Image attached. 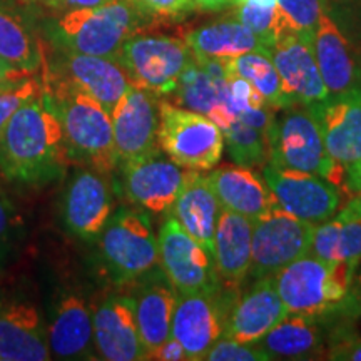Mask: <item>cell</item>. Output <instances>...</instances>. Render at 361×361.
I'll use <instances>...</instances> for the list:
<instances>
[{
  "instance_id": "obj_1",
  "label": "cell",
  "mask_w": 361,
  "mask_h": 361,
  "mask_svg": "<svg viewBox=\"0 0 361 361\" xmlns=\"http://www.w3.org/2000/svg\"><path fill=\"white\" fill-rule=\"evenodd\" d=\"M69 164L61 123L45 87L22 104L0 139V174L24 186H44Z\"/></svg>"
},
{
  "instance_id": "obj_2",
  "label": "cell",
  "mask_w": 361,
  "mask_h": 361,
  "mask_svg": "<svg viewBox=\"0 0 361 361\" xmlns=\"http://www.w3.org/2000/svg\"><path fill=\"white\" fill-rule=\"evenodd\" d=\"M151 20L133 0H112L106 6L62 12L45 22L44 35L59 51L117 59L126 40L144 32Z\"/></svg>"
},
{
  "instance_id": "obj_3",
  "label": "cell",
  "mask_w": 361,
  "mask_h": 361,
  "mask_svg": "<svg viewBox=\"0 0 361 361\" xmlns=\"http://www.w3.org/2000/svg\"><path fill=\"white\" fill-rule=\"evenodd\" d=\"M45 84V82H44ZM61 123L67 161L109 174L117 169L112 117L87 94L45 85Z\"/></svg>"
},
{
  "instance_id": "obj_4",
  "label": "cell",
  "mask_w": 361,
  "mask_h": 361,
  "mask_svg": "<svg viewBox=\"0 0 361 361\" xmlns=\"http://www.w3.org/2000/svg\"><path fill=\"white\" fill-rule=\"evenodd\" d=\"M101 263L116 286H130L159 266V245L146 211L121 207L99 236Z\"/></svg>"
},
{
  "instance_id": "obj_5",
  "label": "cell",
  "mask_w": 361,
  "mask_h": 361,
  "mask_svg": "<svg viewBox=\"0 0 361 361\" xmlns=\"http://www.w3.org/2000/svg\"><path fill=\"white\" fill-rule=\"evenodd\" d=\"M269 161L276 168L322 176L346 189V173L324 146L322 129L308 106H290L274 114L269 133Z\"/></svg>"
},
{
  "instance_id": "obj_6",
  "label": "cell",
  "mask_w": 361,
  "mask_h": 361,
  "mask_svg": "<svg viewBox=\"0 0 361 361\" xmlns=\"http://www.w3.org/2000/svg\"><path fill=\"white\" fill-rule=\"evenodd\" d=\"M355 269L346 263H328L308 252L273 279L288 313L324 316L350 295Z\"/></svg>"
},
{
  "instance_id": "obj_7",
  "label": "cell",
  "mask_w": 361,
  "mask_h": 361,
  "mask_svg": "<svg viewBox=\"0 0 361 361\" xmlns=\"http://www.w3.org/2000/svg\"><path fill=\"white\" fill-rule=\"evenodd\" d=\"M117 61L135 87L151 90L159 97H169L194 61V54L186 39L139 32L126 40Z\"/></svg>"
},
{
  "instance_id": "obj_8",
  "label": "cell",
  "mask_w": 361,
  "mask_h": 361,
  "mask_svg": "<svg viewBox=\"0 0 361 361\" xmlns=\"http://www.w3.org/2000/svg\"><path fill=\"white\" fill-rule=\"evenodd\" d=\"M159 147L180 168L209 171L224 151V134L209 117L173 102L159 104Z\"/></svg>"
},
{
  "instance_id": "obj_9",
  "label": "cell",
  "mask_w": 361,
  "mask_h": 361,
  "mask_svg": "<svg viewBox=\"0 0 361 361\" xmlns=\"http://www.w3.org/2000/svg\"><path fill=\"white\" fill-rule=\"evenodd\" d=\"M44 57V82L51 87H69L87 94L109 114L130 87L128 72L117 59L84 56L52 49Z\"/></svg>"
},
{
  "instance_id": "obj_10",
  "label": "cell",
  "mask_w": 361,
  "mask_h": 361,
  "mask_svg": "<svg viewBox=\"0 0 361 361\" xmlns=\"http://www.w3.org/2000/svg\"><path fill=\"white\" fill-rule=\"evenodd\" d=\"M314 228L278 204L256 218L252 221V256L247 276L252 281L274 278L293 261L308 255Z\"/></svg>"
},
{
  "instance_id": "obj_11",
  "label": "cell",
  "mask_w": 361,
  "mask_h": 361,
  "mask_svg": "<svg viewBox=\"0 0 361 361\" xmlns=\"http://www.w3.org/2000/svg\"><path fill=\"white\" fill-rule=\"evenodd\" d=\"M159 268L179 295L218 293L221 281L214 258L168 213L157 234Z\"/></svg>"
},
{
  "instance_id": "obj_12",
  "label": "cell",
  "mask_w": 361,
  "mask_h": 361,
  "mask_svg": "<svg viewBox=\"0 0 361 361\" xmlns=\"http://www.w3.org/2000/svg\"><path fill=\"white\" fill-rule=\"evenodd\" d=\"M121 180L116 192H121L129 204L152 214L171 213L180 189L194 171L179 164L156 149L151 154L121 166Z\"/></svg>"
},
{
  "instance_id": "obj_13",
  "label": "cell",
  "mask_w": 361,
  "mask_h": 361,
  "mask_svg": "<svg viewBox=\"0 0 361 361\" xmlns=\"http://www.w3.org/2000/svg\"><path fill=\"white\" fill-rule=\"evenodd\" d=\"M116 186L106 173L79 166L62 194L61 216L66 231L80 241H97L116 211Z\"/></svg>"
},
{
  "instance_id": "obj_14",
  "label": "cell",
  "mask_w": 361,
  "mask_h": 361,
  "mask_svg": "<svg viewBox=\"0 0 361 361\" xmlns=\"http://www.w3.org/2000/svg\"><path fill=\"white\" fill-rule=\"evenodd\" d=\"M261 176L281 209L314 226L331 219L341 206V189L322 176L276 168L266 162Z\"/></svg>"
},
{
  "instance_id": "obj_15",
  "label": "cell",
  "mask_w": 361,
  "mask_h": 361,
  "mask_svg": "<svg viewBox=\"0 0 361 361\" xmlns=\"http://www.w3.org/2000/svg\"><path fill=\"white\" fill-rule=\"evenodd\" d=\"M161 97L130 85L112 111L117 168L159 149Z\"/></svg>"
},
{
  "instance_id": "obj_16",
  "label": "cell",
  "mask_w": 361,
  "mask_h": 361,
  "mask_svg": "<svg viewBox=\"0 0 361 361\" xmlns=\"http://www.w3.org/2000/svg\"><path fill=\"white\" fill-rule=\"evenodd\" d=\"M224 298L218 293H191L176 300L171 336L186 350L189 361L206 360L226 329Z\"/></svg>"
},
{
  "instance_id": "obj_17",
  "label": "cell",
  "mask_w": 361,
  "mask_h": 361,
  "mask_svg": "<svg viewBox=\"0 0 361 361\" xmlns=\"http://www.w3.org/2000/svg\"><path fill=\"white\" fill-rule=\"evenodd\" d=\"M308 107L318 121L328 154L348 173L361 161V89L329 94Z\"/></svg>"
},
{
  "instance_id": "obj_18",
  "label": "cell",
  "mask_w": 361,
  "mask_h": 361,
  "mask_svg": "<svg viewBox=\"0 0 361 361\" xmlns=\"http://www.w3.org/2000/svg\"><path fill=\"white\" fill-rule=\"evenodd\" d=\"M94 341L101 360H146L130 293H109L92 308Z\"/></svg>"
},
{
  "instance_id": "obj_19",
  "label": "cell",
  "mask_w": 361,
  "mask_h": 361,
  "mask_svg": "<svg viewBox=\"0 0 361 361\" xmlns=\"http://www.w3.org/2000/svg\"><path fill=\"white\" fill-rule=\"evenodd\" d=\"M271 59L290 106H313L329 96L316 64L311 39L296 34L281 35L271 47Z\"/></svg>"
},
{
  "instance_id": "obj_20",
  "label": "cell",
  "mask_w": 361,
  "mask_h": 361,
  "mask_svg": "<svg viewBox=\"0 0 361 361\" xmlns=\"http://www.w3.org/2000/svg\"><path fill=\"white\" fill-rule=\"evenodd\" d=\"M226 92L228 74L223 61L194 57L169 97H173L176 106L207 116L224 133L236 119L226 106Z\"/></svg>"
},
{
  "instance_id": "obj_21",
  "label": "cell",
  "mask_w": 361,
  "mask_h": 361,
  "mask_svg": "<svg viewBox=\"0 0 361 361\" xmlns=\"http://www.w3.org/2000/svg\"><path fill=\"white\" fill-rule=\"evenodd\" d=\"M47 323L34 305L0 298V361L51 360Z\"/></svg>"
},
{
  "instance_id": "obj_22",
  "label": "cell",
  "mask_w": 361,
  "mask_h": 361,
  "mask_svg": "<svg viewBox=\"0 0 361 361\" xmlns=\"http://www.w3.org/2000/svg\"><path fill=\"white\" fill-rule=\"evenodd\" d=\"M130 286H133L130 296L134 300L139 335L147 360L152 351H156L171 338L178 291L164 276L161 268L147 273Z\"/></svg>"
},
{
  "instance_id": "obj_23",
  "label": "cell",
  "mask_w": 361,
  "mask_h": 361,
  "mask_svg": "<svg viewBox=\"0 0 361 361\" xmlns=\"http://www.w3.org/2000/svg\"><path fill=\"white\" fill-rule=\"evenodd\" d=\"M49 348L57 360H97L92 308L80 295L64 293L47 324Z\"/></svg>"
},
{
  "instance_id": "obj_24",
  "label": "cell",
  "mask_w": 361,
  "mask_h": 361,
  "mask_svg": "<svg viewBox=\"0 0 361 361\" xmlns=\"http://www.w3.org/2000/svg\"><path fill=\"white\" fill-rule=\"evenodd\" d=\"M288 314L274 279H258L229 310L223 336L241 343H258Z\"/></svg>"
},
{
  "instance_id": "obj_25",
  "label": "cell",
  "mask_w": 361,
  "mask_h": 361,
  "mask_svg": "<svg viewBox=\"0 0 361 361\" xmlns=\"http://www.w3.org/2000/svg\"><path fill=\"white\" fill-rule=\"evenodd\" d=\"M252 256V219L223 209L214 236V264L221 286L236 290L247 278Z\"/></svg>"
},
{
  "instance_id": "obj_26",
  "label": "cell",
  "mask_w": 361,
  "mask_h": 361,
  "mask_svg": "<svg viewBox=\"0 0 361 361\" xmlns=\"http://www.w3.org/2000/svg\"><path fill=\"white\" fill-rule=\"evenodd\" d=\"M223 209L255 221L276 206L263 176L245 166H224L207 174Z\"/></svg>"
},
{
  "instance_id": "obj_27",
  "label": "cell",
  "mask_w": 361,
  "mask_h": 361,
  "mask_svg": "<svg viewBox=\"0 0 361 361\" xmlns=\"http://www.w3.org/2000/svg\"><path fill=\"white\" fill-rule=\"evenodd\" d=\"M223 211L207 174L194 171L180 189L171 214L214 258V236Z\"/></svg>"
},
{
  "instance_id": "obj_28",
  "label": "cell",
  "mask_w": 361,
  "mask_h": 361,
  "mask_svg": "<svg viewBox=\"0 0 361 361\" xmlns=\"http://www.w3.org/2000/svg\"><path fill=\"white\" fill-rule=\"evenodd\" d=\"M311 45L329 94H340L356 87L358 72L353 52L340 27L328 13H323L316 25Z\"/></svg>"
},
{
  "instance_id": "obj_29",
  "label": "cell",
  "mask_w": 361,
  "mask_h": 361,
  "mask_svg": "<svg viewBox=\"0 0 361 361\" xmlns=\"http://www.w3.org/2000/svg\"><path fill=\"white\" fill-rule=\"evenodd\" d=\"M328 263L360 264L361 261V197H355L340 213L314 228L311 251Z\"/></svg>"
},
{
  "instance_id": "obj_30",
  "label": "cell",
  "mask_w": 361,
  "mask_h": 361,
  "mask_svg": "<svg viewBox=\"0 0 361 361\" xmlns=\"http://www.w3.org/2000/svg\"><path fill=\"white\" fill-rule=\"evenodd\" d=\"M186 42L196 59L228 61L247 52H268L269 45L250 27L236 20H219L202 25L186 35Z\"/></svg>"
},
{
  "instance_id": "obj_31",
  "label": "cell",
  "mask_w": 361,
  "mask_h": 361,
  "mask_svg": "<svg viewBox=\"0 0 361 361\" xmlns=\"http://www.w3.org/2000/svg\"><path fill=\"white\" fill-rule=\"evenodd\" d=\"M323 340L322 316L290 313L258 343L271 360H305L322 351Z\"/></svg>"
},
{
  "instance_id": "obj_32",
  "label": "cell",
  "mask_w": 361,
  "mask_h": 361,
  "mask_svg": "<svg viewBox=\"0 0 361 361\" xmlns=\"http://www.w3.org/2000/svg\"><path fill=\"white\" fill-rule=\"evenodd\" d=\"M0 57L17 69L39 74L44 47L25 13L0 0Z\"/></svg>"
},
{
  "instance_id": "obj_33",
  "label": "cell",
  "mask_w": 361,
  "mask_h": 361,
  "mask_svg": "<svg viewBox=\"0 0 361 361\" xmlns=\"http://www.w3.org/2000/svg\"><path fill=\"white\" fill-rule=\"evenodd\" d=\"M226 74L246 79L252 87L266 99L273 109L281 111L290 107L284 96L281 78L268 52H247L243 56L223 61Z\"/></svg>"
},
{
  "instance_id": "obj_34",
  "label": "cell",
  "mask_w": 361,
  "mask_h": 361,
  "mask_svg": "<svg viewBox=\"0 0 361 361\" xmlns=\"http://www.w3.org/2000/svg\"><path fill=\"white\" fill-rule=\"evenodd\" d=\"M223 134L229 156L236 164L245 168H263L269 161L268 130L255 128L236 117Z\"/></svg>"
},
{
  "instance_id": "obj_35",
  "label": "cell",
  "mask_w": 361,
  "mask_h": 361,
  "mask_svg": "<svg viewBox=\"0 0 361 361\" xmlns=\"http://www.w3.org/2000/svg\"><path fill=\"white\" fill-rule=\"evenodd\" d=\"M323 13L322 0H276L279 37L296 34L313 39L314 29Z\"/></svg>"
},
{
  "instance_id": "obj_36",
  "label": "cell",
  "mask_w": 361,
  "mask_h": 361,
  "mask_svg": "<svg viewBox=\"0 0 361 361\" xmlns=\"http://www.w3.org/2000/svg\"><path fill=\"white\" fill-rule=\"evenodd\" d=\"M44 89V80L37 78V74L29 75L22 82L12 85V87L0 90V139L6 130L8 121L19 111L22 104L32 99Z\"/></svg>"
},
{
  "instance_id": "obj_37",
  "label": "cell",
  "mask_w": 361,
  "mask_h": 361,
  "mask_svg": "<svg viewBox=\"0 0 361 361\" xmlns=\"http://www.w3.org/2000/svg\"><path fill=\"white\" fill-rule=\"evenodd\" d=\"M236 19L263 39L269 49L279 39V27L276 17V7H255V6H236Z\"/></svg>"
},
{
  "instance_id": "obj_38",
  "label": "cell",
  "mask_w": 361,
  "mask_h": 361,
  "mask_svg": "<svg viewBox=\"0 0 361 361\" xmlns=\"http://www.w3.org/2000/svg\"><path fill=\"white\" fill-rule=\"evenodd\" d=\"M209 361H269L271 356L261 348L259 343H241L233 338L221 336L209 350Z\"/></svg>"
},
{
  "instance_id": "obj_39",
  "label": "cell",
  "mask_w": 361,
  "mask_h": 361,
  "mask_svg": "<svg viewBox=\"0 0 361 361\" xmlns=\"http://www.w3.org/2000/svg\"><path fill=\"white\" fill-rule=\"evenodd\" d=\"M152 19H179L196 7L194 0H133Z\"/></svg>"
},
{
  "instance_id": "obj_40",
  "label": "cell",
  "mask_w": 361,
  "mask_h": 361,
  "mask_svg": "<svg viewBox=\"0 0 361 361\" xmlns=\"http://www.w3.org/2000/svg\"><path fill=\"white\" fill-rule=\"evenodd\" d=\"M326 358L341 361H361V338L353 335L336 338L329 345Z\"/></svg>"
},
{
  "instance_id": "obj_41",
  "label": "cell",
  "mask_w": 361,
  "mask_h": 361,
  "mask_svg": "<svg viewBox=\"0 0 361 361\" xmlns=\"http://www.w3.org/2000/svg\"><path fill=\"white\" fill-rule=\"evenodd\" d=\"M20 223L16 206L8 200L7 194L0 189V247H2L11 238L13 229Z\"/></svg>"
},
{
  "instance_id": "obj_42",
  "label": "cell",
  "mask_w": 361,
  "mask_h": 361,
  "mask_svg": "<svg viewBox=\"0 0 361 361\" xmlns=\"http://www.w3.org/2000/svg\"><path fill=\"white\" fill-rule=\"evenodd\" d=\"M147 360H162V361H184L189 360L186 350L183 348V345L178 340H174L173 336L168 341L162 343V345L156 351H152L147 356Z\"/></svg>"
},
{
  "instance_id": "obj_43",
  "label": "cell",
  "mask_w": 361,
  "mask_h": 361,
  "mask_svg": "<svg viewBox=\"0 0 361 361\" xmlns=\"http://www.w3.org/2000/svg\"><path fill=\"white\" fill-rule=\"evenodd\" d=\"M20 6L39 13H62L69 11L67 0H17Z\"/></svg>"
},
{
  "instance_id": "obj_44",
  "label": "cell",
  "mask_w": 361,
  "mask_h": 361,
  "mask_svg": "<svg viewBox=\"0 0 361 361\" xmlns=\"http://www.w3.org/2000/svg\"><path fill=\"white\" fill-rule=\"evenodd\" d=\"M29 75H34V74H29V72L17 69V67L8 64L7 61H4V59L0 57V90L8 89L12 87V85L22 82V80L29 78Z\"/></svg>"
},
{
  "instance_id": "obj_45",
  "label": "cell",
  "mask_w": 361,
  "mask_h": 361,
  "mask_svg": "<svg viewBox=\"0 0 361 361\" xmlns=\"http://www.w3.org/2000/svg\"><path fill=\"white\" fill-rule=\"evenodd\" d=\"M348 189L361 197V161L346 173V191Z\"/></svg>"
},
{
  "instance_id": "obj_46",
  "label": "cell",
  "mask_w": 361,
  "mask_h": 361,
  "mask_svg": "<svg viewBox=\"0 0 361 361\" xmlns=\"http://www.w3.org/2000/svg\"><path fill=\"white\" fill-rule=\"evenodd\" d=\"M231 2L233 0H194L196 7L202 8V11H221Z\"/></svg>"
},
{
  "instance_id": "obj_47",
  "label": "cell",
  "mask_w": 361,
  "mask_h": 361,
  "mask_svg": "<svg viewBox=\"0 0 361 361\" xmlns=\"http://www.w3.org/2000/svg\"><path fill=\"white\" fill-rule=\"evenodd\" d=\"M109 2H112V0H67V6H69V8H85L106 6Z\"/></svg>"
},
{
  "instance_id": "obj_48",
  "label": "cell",
  "mask_w": 361,
  "mask_h": 361,
  "mask_svg": "<svg viewBox=\"0 0 361 361\" xmlns=\"http://www.w3.org/2000/svg\"><path fill=\"white\" fill-rule=\"evenodd\" d=\"M350 293H351V298H353V301L358 305V308L361 311V271L356 274V276H353Z\"/></svg>"
},
{
  "instance_id": "obj_49",
  "label": "cell",
  "mask_w": 361,
  "mask_h": 361,
  "mask_svg": "<svg viewBox=\"0 0 361 361\" xmlns=\"http://www.w3.org/2000/svg\"><path fill=\"white\" fill-rule=\"evenodd\" d=\"M236 6H255V7H276V0H233Z\"/></svg>"
}]
</instances>
